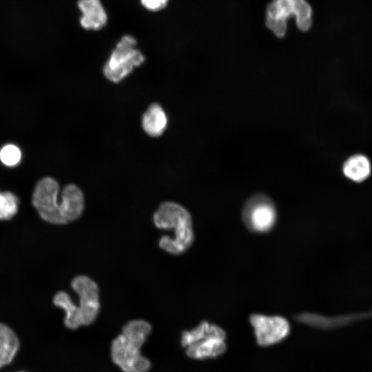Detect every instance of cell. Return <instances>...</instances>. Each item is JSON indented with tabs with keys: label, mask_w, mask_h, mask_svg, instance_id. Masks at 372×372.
<instances>
[{
	"label": "cell",
	"mask_w": 372,
	"mask_h": 372,
	"mask_svg": "<svg viewBox=\"0 0 372 372\" xmlns=\"http://www.w3.org/2000/svg\"><path fill=\"white\" fill-rule=\"evenodd\" d=\"M56 180L45 177L39 180L32 194V204L41 218L55 225H64L78 219L83 214L85 199L82 191L74 184H68L61 192Z\"/></svg>",
	"instance_id": "1"
},
{
	"label": "cell",
	"mask_w": 372,
	"mask_h": 372,
	"mask_svg": "<svg viewBox=\"0 0 372 372\" xmlns=\"http://www.w3.org/2000/svg\"><path fill=\"white\" fill-rule=\"evenodd\" d=\"M71 287L79 296L77 304L64 291L55 294L53 303L64 310V324L74 330L88 326L96 319L100 311L99 290L97 284L86 276H76Z\"/></svg>",
	"instance_id": "2"
},
{
	"label": "cell",
	"mask_w": 372,
	"mask_h": 372,
	"mask_svg": "<svg viewBox=\"0 0 372 372\" xmlns=\"http://www.w3.org/2000/svg\"><path fill=\"white\" fill-rule=\"evenodd\" d=\"M152 331L151 324L144 320H133L125 324L110 347L113 362L123 372H147L150 361L141 354V348Z\"/></svg>",
	"instance_id": "3"
},
{
	"label": "cell",
	"mask_w": 372,
	"mask_h": 372,
	"mask_svg": "<svg viewBox=\"0 0 372 372\" xmlns=\"http://www.w3.org/2000/svg\"><path fill=\"white\" fill-rule=\"evenodd\" d=\"M153 222L160 229L173 231V236H163L158 245L165 251L179 255L193 244L194 234L191 214L184 207L172 201L161 203L153 215Z\"/></svg>",
	"instance_id": "4"
},
{
	"label": "cell",
	"mask_w": 372,
	"mask_h": 372,
	"mask_svg": "<svg viewBox=\"0 0 372 372\" xmlns=\"http://www.w3.org/2000/svg\"><path fill=\"white\" fill-rule=\"evenodd\" d=\"M226 333L218 325L203 321L181 334L180 343L187 355L195 360L215 358L227 350Z\"/></svg>",
	"instance_id": "5"
},
{
	"label": "cell",
	"mask_w": 372,
	"mask_h": 372,
	"mask_svg": "<svg viewBox=\"0 0 372 372\" xmlns=\"http://www.w3.org/2000/svg\"><path fill=\"white\" fill-rule=\"evenodd\" d=\"M313 10L306 0H273L265 13V24L275 36L285 37L287 21L294 17L298 28L308 31L313 23Z\"/></svg>",
	"instance_id": "6"
},
{
	"label": "cell",
	"mask_w": 372,
	"mask_h": 372,
	"mask_svg": "<svg viewBox=\"0 0 372 372\" xmlns=\"http://www.w3.org/2000/svg\"><path fill=\"white\" fill-rule=\"evenodd\" d=\"M136 40L132 35L122 37L103 67L105 76L118 83L145 61L144 55L136 48Z\"/></svg>",
	"instance_id": "7"
},
{
	"label": "cell",
	"mask_w": 372,
	"mask_h": 372,
	"mask_svg": "<svg viewBox=\"0 0 372 372\" xmlns=\"http://www.w3.org/2000/svg\"><path fill=\"white\" fill-rule=\"evenodd\" d=\"M242 219L245 227L252 232H269L276 223V205L267 195L254 194L245 203L242 209Z\"/></svg>",
	"instance_id": "8"
},
{
	"label": "cell",
	"mask_w": 372,
	"mask_h": 372,
	"mask_svg": "<svg viewBox=\"0 0 372 372\" xmlns=\"http://www.w3.org/2000/svg\"><path fill=\"white\" fill-rule=\"evenodd\" d=\"M249 322L256 342L260 347L271 346L282 341L291 331L289 321L280 316L252 313Z\"/></svg>",
	"instance_id": "9"
},
{
	"label": "cell",
	"mask_w": 372,
	"mask_h": 372,
	"mask_svg": "<svg viewBox=\"0 0 372 372\" xmlns=\"http://www.w3.org/2000/svg\"><path fill=\"white\" fill-rule=\"evenodd\" d=\"M78 7L82 15L81 25L87 30H99L107 22V15L100 0H79Z\"/></svg>",
	"instance_id": "10"
},
{
	"label": "cell",
	"mask_w": 372,
	"mask_h": 372,
	"mask_svg": "<svg viewBox=\"0 0 372 372\" xmlns=\"http://www.w3.org/2000/svg\"><path fill=\"white\" fill-rule=\"evenodd\" d=\"M342 172L349 180L360 183L371 174L372 166L369 158L363 154H355L348 157L342 164Z\"/></svg>",
	"instance_id": "11"
},
{
	"label": "cell",
	"mask_w": 372,
	"mask_h": 372,
	"mask_svg": "<svg viewBox=\"0 0 372 372\" xmlns=\"http://www.w3.org/2000/svg\"><path fill=\"white\" fill-rule=\"evenodd\" d=\"M167 118L163 107L158 103H152L142 116L143 130L152 137L160 136L165 130Z\"/></svg>",
	"instance_id": "12"
},
{
	"label": "cell",
	"mask_w": 372,
	"mask_h": 372,
	"mask_svg": "<svg viewBox=\"0 0 372 372\" xmlns=\"http://www.w3.org/2000/svg\"><path fill=\"white\" fill-rule=\"evenodd\" d=\"M19 349V340L16 333L0 322V369L12 362Z\"/></svg>",
	"instance_id": "13"
},
{
	"label": "cell",
	"mask_w": 372,
	"mask_h": 372,
	"mask_svg": "<svg viewBox=\"0 0 372 372\" xmlns=\"http://www.w3.org/2000/svg\"><path fill=\"white\" fill-rule=\"evenodd\" d=\"M19 198L10 192H0V220L11 219L18 211Z\"/></svg>",
	"instance_id": "14"
},
{
	"label": "cell",
	"mask_w": 372,
	"mask_h": 372,
	"mask_svg": "<svg viewBox=\"0 0 372 372\" xmlns=\"http://www.w3.org/2000/svg\"><path fill=\"white\" fill-rule=\"evenodd\" d=\"M21 158L19 148L12 144L5 145L0 150V160L6 166L17 165Z\"/></svg>",
	"instance_id": "15"
},
{
	"label": "cell",
	"mask_w": 372,
	"mask_h": 372,
	"mask_svg": "<svg viewBox=\"0 0 372 372\" xmlns=\"http://www.w3.org/2000/svg\"><path fill=\"white\" fill-rule=\"evenodd\" d=\"M142 6L149 11H160L167 4L169 0H140Z\"/></svg>",
	"instance_id": "16"
},
{
	"label": "cell",
	"mask_w": 372,
	"mask_h": 372,
	"mask_svg": "<svg viewBox=\"0 0 372 372\" xmlns=\"http://www.w3.org/2000/svg\"><path fill=\"white\" fill-rule=\"evenodd\" d=\"M19 372H25V371H19Z\"/></svg>",
	"instance_id": "17"
}]
</instances>
